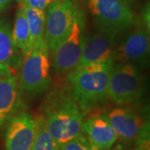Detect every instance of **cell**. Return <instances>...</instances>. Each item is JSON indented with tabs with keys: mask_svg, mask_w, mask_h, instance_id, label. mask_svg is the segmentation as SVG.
Segmentation results:
<instances>
[{
	"mask_svg": "<svg viewBox=\"0 0 150 150\" xmlns=\"http://www.w3.org/2000/svg\"><path fill=\"white\" fill-rule=\"evenodd\" d=\"M125 1H126V2H128V3H131L133 0H125Z\"/></svg>",
	"mask_w": 150,
	"mask_h": 150,
	"instance_id": "23",
	"label": "cell"
},
{
	"mask_svg": "<svg viewBox=\"0 0 150 150\" xmlns=\"http://www.w3.org/2000/svg\"><path fill=\"white\" fill-rule=\"evenodd\" d=\"M125 142H133L149 131V124L144 121L140 114L133 108L120 105L103 114Z\"/></svg>",
	"mask_w": 150,
	"mask_h": 150,
	"instance_id": "9",
	"label": "cell"
},
{
	"mask_svg": "<svg viewBox=\"0 0 150 150\" xmlns=\"http://www.w3.org/2000/svg\"><path fill=\"white\" fill-rule=\"evenodd\" d=\"M59 150H93L83 133L76 138L68 141L64 144L59 145Z\"/></svg>",
	"mask_w": 150,
	"mask_h": 150,
	"instance_id": "18",
	"label": "cell"
},
{
	"mask_svg": "<svg viewBox=\"0 0 150 150\" xmlns=\"http://www.w3.org/2000/svg\"><path fill=\"white\" fill-rule=\"evenodd\" d=\"M84 22L81 11L68 35L52 51L50 64L57 75L69 74L79 64L84 45Z\"/></svg>",
	"mask_w": 150,
	"mask_h": 150,
	"instance_id": "5",
	"label": "cell"
},
{
	"mask_svg": "<svg viewBox=\"0 0 150 150\" xmlns=\"http://www.w3.org/2000/svg\"><path fill=\"white\" fill-rule=\"evenodd\" d=\"M98 28L120 34L134 25L135 15L125 0H88Z\"/></svg>",
	"mask_w": 150,
	"mask_h": 150,
	"instance_id": "6",
	"label": "cell"
},
{
	"mask_svg": "<svg viewBox=\"0 0 150 150\" xmlns=\"http://www.w3.org/2000/svg\"><path fill=\"white\" fill-rule=\"evenodd\" d=\"M43 117L48 131L59 145L82 134L83 112L74 98H63L51 104Z\"/></svg>",
	"mask_w": 150,
	"mask_h": 150,
	"instance_id": "2",
	"label": "cell"
},
{
	"mask_svg": "<svg viewBox=\"0 0 150 150\" xmlns=\"http://www.w3.org/2000/svg\"><path fill=\"white\" fill-rule=\"evenodd\" d=\"M11 0H0V11L4 8Z\"/></svg>",
	"mask_w": 150,
	"mask_h": 150,
	"instance_id": "21",
	"label": "cell"
},
{
	"mask_svg": "<svg viewBox=\"0 0 150 150\" xmlns=\"http://www.w3.org/2000/svg\"><path fill=\"white\" fill-rule=\"evenodd\" d=\"M114 64H89L76 67L68 75L74 98L85 112L107 98L109 77Z\"/></svg>",
	"mask_w": 150,
	"mask_h": 150,
	"instance_id": "1",
	"label": "cell"
},
{
	"mask_svg": "<svg viewBox=\"0 0 150 150\" xmlns=\"http://www.w3.org/2000/svg\"><path fill=\"white\" fill-rule=\"evenodd\" d=\"M19 107L18 84L13 74L0 75V129L15 115Z\"/></svg>",
	"mask_w": 150,
	"mask_h": 150,
	"instance_id": "13",
	"label": "cell"
},
{
	"mask_svg": "<svg viewBox=\"0 0 150 150\" xmlns=\"http://www.w3.org/2000/svg\"><path fill=\"white\" fill-rule=\"evenodd\" d=\"M18 51L13 40L9 23L0 21V75H14L13 70L22 63Z\"/></svg>",
	"mask_w": 150,
	"mask_h": 150,
	"instance_id": "14",
	"label": "cell"
},
{
	"mask_svg": "<svg viewBox=\"0 0 150 150\" xmlns=\"http://www.w3.org/2000/svg\"><path fill=\"white\" fill-rule=\"evenodd\" d=\"M133 150H134V149H133Z\"/></svg>",
	"mask_w": 150,
	"mask_h": 150,
	"instance_id": "24",
	"label": "cell"
},
{
	"mask_svg": "<svg viewBox=\"0 0 150 150\" xmlns=\"http://www.w3.org/2000/svg\"><path fill=\"white\" fill-rule=\"evenodd\" d=\"M27 18L30 33V50L44 41L45 13L44 11L23 6Z\"/></svg>",
	"mask_w": 150,
	"mask_h": 150,
	"instance_id": "16",
	"label": "cell"
},
{
	"mask_svg": "<svg viewBox=\"0 0 150 150\" xmlns=\"http://www.w3.org/2000/svg\"><path fill=\"white\" fill-rule=\"evenodd\" d=\"M49 49L45 41L33 48L20 64L19 87L29 93H39L50 83Z\"/></svg>",
	"mask_w": 150,
	"mask_h": 150,
	"instance_id": "3",
	"label": "cell"
},
{
	"mask_svg": "<svg viewBox=\"0 0 150 150\" xmlns=\"http://www.w3.org/2000/svg\"><path fill=\"white\" fill-rule=\"evenodd\" d=\"M144 90V82L136 65L118 64L112 67L107 98L117 105H129L139 101Z\"/></svg>",
	"mask_w": 150,
	"mask_h": 150,
	"instance_id": "4",
	"label": "cell"
},
{
	"mask_svg": "<svg viewBox=\"0 0 150 150\" xmlns=\"http://www.w3.org/2000/svg\"><path fill=\"white\" fill-rule=\"evenodd\" d=\"M52 2L53 0H24L22 3V5L34 9L44 11L46 8H48Z\"/></svg>",
	"mask_w": 150,
	"mask_h": 150,
	"instance_id": "19",
	"label": "cell"
},
{
	"mask_svg": "<svg viewBox=\"0 0 150 150\" xmlns=\"http://www.w3.org/2000/svg\"><path fill=\"white\" fill-rule=\"evenodd\" d=\"M149 30L146 28H136L117 43L114 63L134 65L146 63L149 55Z\"/></svg>",
	"mask_w": 150,
	"mask_h": 150,
	"instance_id": "10",
	"label": "cell"
},
{
	"mask_svg": "<svg viewBox=\"0 0 150 150\" xmlns=\"http://www.w3.org/2000/svg\"><path fill=\"white\" fill-rule=\"evenodd\" d=\"M118 36L115 33L100 28L85 35L83 53L76 67L89 64H114Z\"/></svg>",
	"mask_w": 150,
	"mask_h": 150,
	"instance_id": "8",
	"label": "cell"
},
{
	"mask_svg": "<svg viewBox=\"0 0 150 150\" xmlns=\"http://www.w3.org/2000/svg\"><path fill=\"white\" fill-rule=\"evenodd\" d=\"M17 1H18V2H19V3H23V1H24V0H17Z\"/></svg>",
	"mask_w": 150,
	"mask_h": 150,
	"instance_id": "22",
	"label": "cell"
},
{
	"mask_svg": "<svg viewBox=\"0 0 150 150\" xmlns=\"http://www.w3.org/2000/svg\"><path fill=\"white\" fill-rule=\"evenodd\" d=\"M36 122L30 113L19 112L8 122L5 150H31L35 137Z\"/></svg>",
	"mask_w": 150,
	"mask_h": 150,
	"instance_id": "11",
	"label": "cell"
},
{
	"mask_svg": "<svg viewBox=\"0 0 150 150\" xmlns=\"http://www.w3.org/2000/svg\"><path fill=\"white\" fill-rule=\"evenodd\" d=\"M82 133L93 150H106L114 144L118 138L115 129L104 115H93L82 124Z\"/></svg>",
	"mask_w": 150,
	"mask_h": 150,
	"instance_id": "12",
	"label": "cell"
},
{
	"mask_svg": "<svg viewBox=\"0 0 150 150\" xmlns=\"http://www.w3.org/2000/svg\"><path fill=\"white\" fill-rule=\"evenodd\" d=\"M36 130L31 150H59V145L48 131L43 115L35 118Z\"/></svg>",
	"mask_w": 150,
	"mask_h": 150,
	"instance_id": "17",
	"label": "cell"
},
{
	"mask_svg": "<svg viewBox=\"0 0 150 150\" xmlns=\"http://www.w3.org/2000/svg\"><path fill=\"white\" fill-rule=\"evenodd\" d=\"M81 10L72 0H53L45 15L44 41L52 52L69 33Z\"/></svg>",
	"mask_w": 150,
	"mask_h": 150,
	"instance_id": "7",
	"label": "cell"
},
{
	"mask_svg": "<svg viewBox=\"0 0 150 150\" xmlns=\"http://www.w3.org/2000/svg\"><path fill=\"white\" fill-rule=\"evenodd\" d=\"M12 37L17 48L21 51L23 56H25L30 51V33L27 18L22 6L17 11Z\"/></svg>",
	"mask_w": 150,
	"mask_h": 150,
	"instance_id": "15",
	"label": "cell"
},
{
	"mask_svg": "<svg viewBox=\"0 0 150 150\" xmlns=\"http://www.w3.org/2000/svg\"><path fill=\"white\" fill-rule=\"evenodd\" d=\"M106 150H126V148L123 144H116L115 143L111 148H109Z\"/></svg>",
	"mask_w": 150,
	"mask_h": 150,
	"instance_id": "20",
	"label": "cell"
}]
</instances>
